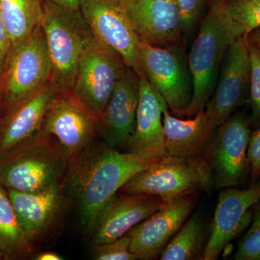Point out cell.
Instances as JSON below:
<instances>
[{
    "label": "cell",
    "mask_w": 260,
    "mask_h": 260,
    "mask_svg": "<svg viewBox=\"0 0 260 260\" xmlns=\"http://www.w3.org/2000/svg\"><path fill=\"white\" fill-rule=\"evenodd\" d=\"M147 78L178 116L186 115L194 94V80L188 56L180 44L155 47L140 42Z\"/></svg>",
    "instance_id": "obj_8"
},
{
    "label": "cell",
    "mask_w": 260,
    "mask_h": 260,
    "mask_svg": "<svg viewBox=\"0 0 260 260\" xmlns=\"http://www.w3.org/2000/svg\"><path fill=\"white\" fill-rule=\"evenodd\" d=\"M165 204L157 195L117 191L99 215L88 237L90 244L93 247L122 237Z\"/></svg>",
    "instance_id": "obj_16"
},
{
    "label": "cell",
    "mask_w": 260,
    "mask_h": 260,
    "mask_svg": "<svg viewBox=\"0 0 260 260\" xmlns=\"http://www.w3.org/2000/svg\"><path fill=\"white\" fill-rule=\"evenodd\" d=\"M194 116L179 119L171 114L169 108L164 109L162 124L168 156L191 158L205 155L216 128L205 110Z\"/></svg>",
    "instance_id": "obj_21"
},
{
    "label": "cell",
    "mask_w": 260,
    "mask_h": 260,
    "mask_svg": "<svg viewBox=\"0 0 260 260\" xmlns=\"http://www.w3.org/2000/svg\"><path fill=\"white\" fill-rule=\"evenodd\" d=\"M212 185V172L205 155L191 158L165 155L135 174L119 191L157 195L169 203L185 195L208 190Z\"/></svg>",
    "instance_id": "obj_5"
},
{
    "label": "cell",
    "mask_w": 260,
    "mask_h": 260,
    "mask_svg": "<svg viewBox=\"0 0 260 260\" xmlns=\"http://www.w3.org/2000/svg\"><path fill=\"white\" fill-rule=\"evenodd\" d=\"M140 42L155 47L179 44L182 23L176 0H124Z\"/></svg>",
    "instance_id": "obj_17"
},
{
    "label": "cell",
    "mask_w": 260,
    "mask_h": 260,
    "mask_svg": "<svg viewBox=\"0 0 260 260\" xmlns=\"http://www.w3.org/2000/svg\"><path fill=\"white\" fill-rule=\"evenodd\" d=\"M59 92L49 81L37 93L2 115L0 158L40 133L46 113Z\"/></svg>",
    "instance_id": "obj_18"
},
{
    "label": "cell",
    "mask_w": 260,
    "mask_h": 260,
    "mask_svg": "<svg viewBox=\"0 0 260 260\" xmlns=\"http://www.w3.org/2000/svg\"><path fill=\"white\" fill-rule=\"evenodd\" d=\"M248 159L250 164L251 184L260 177V126L251 133L247 150Z\"/></svg>",
    "instance_id": "obj_30"
},
{
    "label": "cell",
    "mask_w": 260,
    "mask_h": 260,
    "mask_svg": "<svg viewBox=\"0 0 260 260\" xmlns=\"http://www.w3.org/2000/svg\"><path fill=\"white\" fill-rule=\"evenodd\" d=\"M127 234L113 242L93 246V257L97 260H136L138 256L129 249Z\"/></svg>",
    "instance_id": "obj_28"
},
{
    "label": "cell",
    "mask_w": 260,
    "mask_h": 260,
    "mask_svg": "<svg viewBox=\"0 0 260 260\" xmlns=\"http://www.w3.org/2000/svg\"><path fill=\"white\" fill-rule=\"evenodd\" d=\"M3 259V254H2V253L0 252V259Z\"/></svg>",
    "instance_id": "obj_36"
},
{
    "label": "cell",
    "mask_w": 260,
    "mask_h": 260,
    "mask_svg": "<svg viewBox=\"0 0 260 260\" xmlns=\"http://www.w3.org/2000/svg\"><path fill=\"white\" fill-rule=\"evenodd\" d=\"M167 103L148 78H140V98L136 124L126 151L150 159L167 155L162 112Z\"/></svg>",
    "instance_id": "obj_19"
},
{
    "label": "cell",
    "mask_w": 260,
    "mask_h": 260,
    "mask_svg": "<svg viewBox=\"0 0 260 260\" xmlns=\"http://www.w3.org/2000/svg\"><path fill=\"white\" fill-rule=\"evenodd\" d=\"M54 4L59 5L64 9L71 11L80 10L82 3L84 0H49Z\"/></svg>",
    "instance_id": "obj_32"
},
{
    "label": "cell",
    "mask_w": 260,
    "mask_h": 260,
    "mask_svg": "<svg viewBox=\"0 0 260 260\" xmlns=\"http://www.w3.org/2000/svg\"><path fill=\"white\" fill-rule=\"evenodd\" d=\"M182 23L183 35L188 36L192 31L201 16L205 0H176Z\"/></svg>",
    "instance_id": "obj_29"
},
{
    "label": "cell",
    "mask_w": 260,
    "mask_h": 260,
    "mask_svg": "<svg viewBox=\"0 0 260 260\" xmlns=\"http://www.w3.org/2000/svg\"><path fill=\"white\" fill-rule=\"evenodd\" d=\"M127 68L119 53L93 37L80 56L72 92L99 118Z\"/></svg>",
    "instance_id": "obj_7"
},
{
    "label": "cell",
    "mask_w": 260,
    "mask_h": 260,
    "mask_svg": "<svg viewBox=\"0 0 260 260\" xmlns=\"http://www.w3.org/2000/svg\"><path fill=\"white\" fill-rule=\"evenodd\" d=\"M42 23L51 64L50 82L60 92L72 91L78 63L93 37L80 10L71 11L44 0Z\"/></svg>",
    "instance_id": "obj_4"
},
{
    "label": "cell",
    "mask_w": 260,
    "mask_h": 260,
    "mask_svg": "<svg viewBox=\"0 0 260 260\" xmlns=\"http://www.w3.org/2000/svg\"><path fill=\"white\" fill-rule=\"evenodd\" d=\"M11 47V39L0 13V78L4 73L5 62Z\"/></svg>",
    "instance_id": "obj_31"
},
{
    "label": "cell",
    "mask_w": 260,
    "mask_h": 260,
    "mask_svg": "<svg viewBox=\"0 0 260 260\" xmlns=\"http://www.w3.org/2000/svg\"><path fill=\"white\" fill-rule=\"evenodd\" d=\"M158 159L122 153L99 138L70 159L64 184L87 237L103 209L121 186Z\"/></svg>",
    "instance_id": "obj_1"
},
{
    "label": "cell",
    "mask_w": 260,
    "mask_h": 260,
    "mask_svg": "<svg viewBox=\"0 0 260 260\" xmlns=\"http://www.w3.org/2000/svg\"><path fill=\"white\" fill-rule=\"evenodd\" d=\"M205 223L201 215L195 214L179 229L160 254L162 260H190L201 250Z\"/></svg>",
    "instance_id": "obj_24"
},
{
    "label": "cell",
    "mask_w": 260,
    "mask_h": 260,
    "mask_svg": "<svg viewBox=\"0 0 260 260\" xmlns=\"http://www.w3.org/2000/svg\"><path fill=\"white\" fill-rule=\"evenodd\" d=\"M140 83L139 75L128 68L99 117L98 137L111 148L125 150L134 133L139 104Z\"/></svg>",
    "instance_id": "obj_15"
},
{
    "label": "cell",
    "mask_w": 260,
    "mask_h": 260,
    "mask_svg": "<svg viewBox=\"0 0 260 260\" xmlns=\"http://www.w3.org/2000/svg\"><path fill=\"white\" fill-rule=\"evenodd\" d=\"M7 191L19 225L30 242L55 223L68 198L64 180L37 192Z\"/></svg>",
    "instance_id": "obj_20"
},
{
    "label": "cell",
    "mask_w": 260,
    "mask_h": 260,
    "mask_svg": "<svg viewBox=\"0 0 260 260\" xmlns=\"http://www.w3.org/2000/svg\"><path fill=\"white\" fill-rule=\"evenodd\" d=\"M0 13L13 45L42 25L44 0H0Z\"/></svg>",
    "instance_id": "obj_22"
},
{
    "label": "cell",
    "mask_w": 260,
    "mask_h": 260,
    "mask_svg": "<svg viewBox=\"0 0 260 260\" xmlns=\"http://www.w3.org/2000/svg\"><path fill=\"white\" fill-rule=\"evenodd\" d=\"M0 252L4 259L28 257L32 253L31 242L19 225L6 188L0 184Z\"/></svg>",
    "instance_id": "obj_23"
},
{
    "label": "cell",
    "mask_w": 260,
    "mask_h": 260,
    "mask_svg": "<svg viewBox=\"0 0 260 260\" xmlns=\"http://www.w3.org/2000/svg\"><path fill=\"white\" fill-rule=\"evenodd\" d=\"M251 61L247 36L237 38L224 56L213 93L205 112L215 128L232 116L237 107L248 103Z\"/></svg>",
    "instance_id": "obj_11"
},
{
    "label": "cell",
    "mask_w": 260,
    "mask_h": 260,
    "mask_svg": "<svg viewBox=\"0 0 260 260\" xmlns=\"http://www.w3.org/2000/svg\"><path fill=\"white\" fill-rule=\"evenodd\" d=\"M80 12L93 37L120 54L128 68L147 78L140 40L126 13L124 0H84Z\"/></svg>",
    "instance_id": "obj_9"
},
{
    "label": "cell",
    "mask_w": 260,
    "mask_h": 260,
    "mask_svg": "<svg viewBox=\"0 0 260 260\" xmlns=\"http://www.w3.org/2000/svg\"><path fill=\"white\" fill-rule=\"evenodd\" d=\"M98 122L99 118L73 92H59L46 113L41 131L54 137L71 158L99 138Z\"/></svg>",
    "instance_id": "obj_12"
},
{
    "label": "cell",
    "mask_w": 260,
    "mask_h": 260,
    "mask_svg": "<svg viewBox=\"0 0 260 260\" xmlns=\"http://www.w3.org/2000/svg\"><path fill=\"white\" fill-rule=\"evenodd\" d=\"M248 46L251 61L250 88L248 103L250 105L251 114L249 119L250 125L257 128L260 126V51L249 38Z\"/></svg>",
    "instance_id": "obj_26"
},
{
    "label": "cell",
    "mask_w": 260,
    "mask_h": 260,
    "mask_svg": "<svg viewBox=\"0 0 260 260\" xmlns=\"http://www.w3.org/2000/svg\"><path fill=\"white\" fill-rule=\"evenodd\" d=\"M249 119L232 116L216 128L205 153L216 189L240 185L250 169L247 150L250 138Z\"/></svg>",
    "instance_id": "obj_10"
},
{
    "label": "cell",
    "mask_w": 260,
    "mask_h": 260,
    "mask_svg": "<svg viewBox=\"0 0 260 260\" xmlns=\"http://www.w3.org/2000/svg\"><path fill=\"white\" fill-rule=\"evenodd\" d=\"M234 259H260V200L253 206L250 229L239 242Z\"/></svg>",
    "instance_id": "obj_27"
},
{
    "label": "cell",
    "mask_w": 260,
    "mask_h": 260,
    "mask_svg": "<svg viewBox=\"0 0 260 260\" xmlns=\"http://www.w3.org/2000/svg\"><path fill=\"white\" fill-rule=\"evenodd\" d=\"M226 0H210L199 32L188 55L194 94L186 115L191 118L205 110L213 93L225 53L237 38L244 37L229 14Z\"/></svg>",
    "instance_id": "obj_2"
},
{
    "label": "cell",
    "mask_w": 260,
    "mask_h": 260,
    "mask_svg": "<svg viewBox=\"0 0 260 260\" xmlns=\"http://www.w3.org/2000/svg\"><path fill=\"white\" fill-rule=\"evenodd\" d=\"M260 200V180L249 189L225 188L219 195L211 234L201 259H218L221 251L252 220L253 206Z\"/></svg>",
    "instance_id": "obj_14"
},
{
    "label": "cell",
    "mask_w": 260,
    "mask_h": 260,
    "mask_svg": "<svg viewBox=\"0 0 260 260\" xmlns=\"http://www.w3.org/2000/svg\"><path fill=\"white\" fill-rule=\"evenodd\" d=\"M3 84H2L1 80H0V119H1L2 112H3Z\"/></svg>",
    "instance_id": "obj_35"
},
{
    "label": "cell",
    "mask_w": 260,
    "mask_h": 260,
    "mask_svg": "<svg viewBox=\"0 0 260 260\" xmlns=\"http://www.w3.org/2000/svg\"><path fill=\"white\" fill-rule=\"evenodd\" d=\"M198 193L181 197L166 203L150 217L127 232L129 249L138 259L148 260L161 254L185 223L196 205Z\"/></svg>",
    "instance_id": "obj_13"
},
{
    "label": "cell",
    "mask_w": 260,
    "mask_h": 260,
    "mask_svg": "<svg viewBox=\"0 0 260 260\" xmlns=\"http://www.w3.org/2000/svg\"><path fill=\"white\" fill-rule=\"evenodd\" d=\"M51 75L47 41L40 25L10 49L0 78L3 88L2 115L44 88L50 81Z\"/></svg>",
    "instance_id": "obj_6"
},
{
    "label": "cell",
    "mask_w": 260,
    "mask_h": 260,
    "mask_svg": "<svg viewBox=\"0 0 260 260\" xmlns=\"http://www.w3.org/2000/svg\"><path fill=\"white\" fill-rule=\"evenodd\" d=\"M70 159L54 137L41 131L0 158V184L23 192L44 190L64 180Z\"/></svg>",
    "instance_id": "obj_3"
},
{
    "label": "cell",
    "mask_w": 260,
    "mask_h": 260,
    "mask_svg": "<svg viewBox=\"0 0 260 260\" xmlns=\"http://www.w3.org/2000/svg\"><path fill=\"white\" fill-rule=\"evenodd\" d=\"M35 259L37 260H61L63 258L52 251H46L36 256Z\"/></svg>",
    "instance_id": "obj_33"
},
{
    "label": "cell",
    "mask_w": 260,
    "mask_h": 260,
    "mask_svg": "<svg viewBox=\"0 0 260 260\" xmlns=\"http://www.w3.org/2000/svg\"><path fill=\"white\" fill-rule=\"evenodd\" d=\"M247 37L255 44L260 51V27L251 32Z\"/></svg>",
    "instance_id": "obj_34"
},
{
    "label": "cell",
    "mask_w": 260,
    "mask_h": 260,
    "mask_svg": "<svg viewBox=\"0 0 260 260\" xmlns=\"http://www.w3.org/2000/svg\"><path fill=\"white\" fill-rule=\"evenodd\" d=\"M226 8L242 36L260 27V0H226Z\"/></svg>",
    "instance_id": "obj_25"
}]
</instances>
